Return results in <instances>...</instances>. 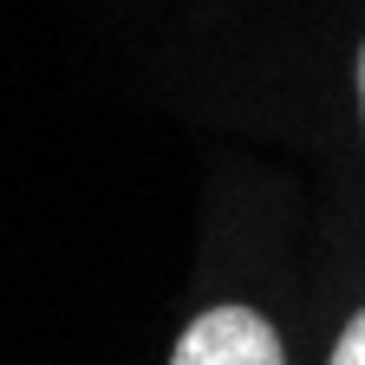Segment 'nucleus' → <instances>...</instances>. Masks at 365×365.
Returning a JSON list of instances; mask_svg holds the SVG:
<instances>
[{"mask_svg":"<svg viewBox=\"0 0 365 365\" xmlns=\"http://www.w3.org/2000/svg\"><path fill=\"white\" fill-rule=\"evenodd\" d=\"M170 365H287V352L255 307H209L182 327Z\"/></svg>","mask_w":365,"mask_h":365,"instance_id":"1","label":"nucleus"},{"mask_svg":"<svg viewBox=\"0 0 365 365\" xmlns=\"http://www.w3.org/2000/svg\"><path fill=\"white\" fill-rule=\"evenodd\" d=\"M333 365H365V307L346 319V333H339V346H333Z\"/></svg>","mask_w":365,"mask_h":365,"instance_id":"2","label":"nucleus"},{"mask_svg":"<svg viewBox=\"0 0 365 365\" xmlns=\"http://www.w3.org/2000/svg\"><path fill=\"white\" fill-rule=\"evenodd\" d=\"M359 111H365V46H359Z\"/></svg>","mask_w":365,"mask_h":365,"instance_id":"3","label":"nucleus"}]
</instances>
